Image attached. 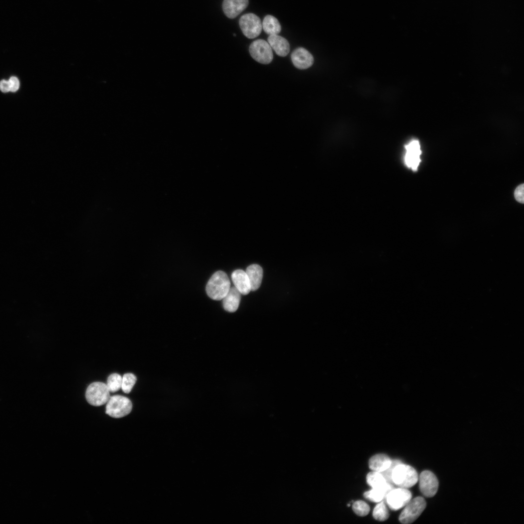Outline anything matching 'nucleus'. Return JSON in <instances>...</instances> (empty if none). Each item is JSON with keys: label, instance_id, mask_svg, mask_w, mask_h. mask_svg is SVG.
<instances>
[{"label": "nucleus", "instance_id": "f257e3e1", "mask_svg": "<svg viewBox=\"0 0 524 524\" xmlns=\"http://www.w3.org/2000/svg\"><path fill=\"white\" fill-rule=\"evenodd\" d=\"M230 282L227 274L222 271L214 273L208 281L206 291L212 299L220 300L228 294Z\"/></svg>", "mask_w": 524, "mask_h": 524}, {"label": "nucleus", "instance_id": "f03ea898", "mask_svg": "<svg viewBox=\"0 0 524 524\" xmlns=\"http://www.w3.org/2000/svg\"><path fill=\"white\" fill-rule=\"evenodd\" d=\"M392 480L394 485L407 489L412 487L417 482L418 475L414 468L400 463L393 468Z\"/></svg>", "mask_w": 524, "mask_h": 524}, {"label": "nucleus", "instance_id": "7ed1b4c3", "mask_svg": "<svg viewBox=\"0 0 524 524\" xmlns=\"http://www.w3.org/2000/svg\"><path fill=\"white\" fill-rule=\"evenodd\" d=\"M132 407V403L128 398L115 395L110 396L106 403L105 412L115 418H122L131 412Z\"/></svg>", "mask_w": 524, "mask_h": 524}, {"label": "nucleus", "instance_id": "20e7f679", "mask_svg": "<svg viewBox=\"0 0 524 524\" xmlns=\"http://www.w3.org/2000/svg\"><path fill=\"white\" fill-rule=\"evenodd\" d=\"M85 397L90 405L100 406L106 404L109 400L110 391L107 384L101 382H94L87 388Z\"/></svg>", "mask_w": 524, "mask_h": 524}, {"label": "nucleus", "instance_id": "39448f33", "mask_svg": "<svg viewBox=\"0 0 524 524\" xmlns=\"http://www.w3.org/2000/svg\"><path fill=\"white\" fill-rule=\"evenodd\" d=\"M404 507L399 520L402 524H409L420 516L426 507V502L423 497L417 496L411 499Z\"/></svg>", "mask_w": 524, "mask_h": 524}, {"label": "nucleus", "instance_id": "423d86ee", "mask_svg": "<svg viewBox=\"0 0 524 524\" xmlns=\"http://www.w3.org/2000/svg\"><path fill=\"white\" fill-rule=\"evenodd\" d=\"M239 25L243 34L249 39L257 37L262 30V23L260 18L253 13L243 15L240 18Z\"/></svg>", "mask_w": 524, "mask_h": 524}, {"label": "nucleus", "instance_id": "0eeeda50", "mask_svg": "<svg viewBox=\"0 0 524 524\" xmlns=\"http://www.w3.org/2000/svg\"><path fill=\"white\" fill-rule=\"evenodd\" d=\"M249 51L251 57L260 63L268 64L273 60L272 48L268 43L263 39L253 41L249 46Z\"/></svg>", "mask_w": 524, "mask_h": 524}, {"label": "nucleus", "instance_id": "6e6552de", "mask_svg": "<svg viewBox=\"0 0 524 524\" xmlns=\"http://www.w3.org/2000/svg\"><path fill=\"white\" fill-rule=\"evenodd\" d=\"M412 494L407 489L394 488L386 495L385 502L390 508L397 510L404 507L411 499Z\"/></svg>", "mask_w": 524, "mask_h": 524}, {"label": "nucleus", "instance_id": "1a4fd4ad", "mask_svg": "<svg viewBox=\"0 0 524 524\" xmlns=\"http://www.w3.org/2000/svg\"><path fill=\"white\" fill-rule=\"evenodd\" d=\"M419 488L422 494L427 497L434 496L437 492L439 482L436 475L431 471H423L418 477Z\"/></svg>", "mask_w": 524, "mask_h": 524}, {"label": "nucleus", "instance_id": "9d476101", "mask_svg": "<svg viewBox=\"0 0 524 524\" xmlns=\"http://www.w3.org/2000/svg\"><path fill=\"white\" fill-rule=\"evenodd\" d=\"M406 152L405 162L406 165L413 170H416L420 163L421 150L418 140H413L405 146Z\"/></svg>", "mask_w": 524, "mask_h": 524}, {"label": "nucleus", "instance_id": "9b49d317", "mask_svg": "<svg viewBox=\"0 0 524 524\" xmlns=\"http://www.w3.org/2000/svg\"><path fill=\"white\" fill-rule=\"evenodd\" d=\"M291 59L295 66L300 69L311 67L314 62L312 55L303 48H298L291 54Z\"/></svg>", "mask_w": 524, "mask_h": 524}, {"label": "nucleus", "instance_id": "f8f14e48", "mask_svg": "<svg viewBox=\"0 0 524 524\" xmlns=\"http://www.w3.org/2000/svg\"><path fill=\"white\" fill-rule=\"evenodd\" d=\"M248 3V0H224L222 8L225 15L232 19L246 9Z\"/></svg>", "mask_w": 524, "mask_h": 524}, {"label": "nucleus", "instance_id": "ddd939ff", "mask_svg": "<svg viewBox=\"0 0 524 524\" xmlns=\"http://www.w3.org/2000/svg\"><path fill=\"white\" fill-rule=\"evenodd\" d=\"M231 279L234 287L243 295H246L251 291L249 280L246 271L237 269L231 274Z\"/></svg>", "mask_w": 524, "mask_h": 524}, {"label": "nucleus", "instance_id": "4468645a", "mask_svg": "<svg viewBox=\"0 0 524 524\" xmlns=\"http://www.w3.org/2000/svg\"><path fill=\"white\" fill-rule=\"evenodd\" d=\"M267 40L271 48L278 56L285 57L289 53L290 45L284 37L278 34L270 35Z\"/></svg>", "mask_w": 524, "mask_h": 524}, {"label": "nucleus", "instance_id": "2eb2a0df", "mask_svg": "<svg viewBox=\"0 0 524 524\" xmlns=\"http://www.w3.org/2000/svg\"><path fill=\"white\" fill-rule=\"evenodd\" d=\"M366 481L369 485L373 489H380L389 492L394 488V485L388 483L382 475L377 472L369 473L366 476Z\"/></svg>", "mask_w": 524, "mask_h": 524}, {"label": "nucleus", "instance_id": "dca6fc26", "mask_svg": "<svg viewBox=\"0 0 524 524\" xmlns=\"http://www.w3.org/2000/svg\"><path fill=\"white\" fill-rule=\"evenodd\" d=\"M241 294L235 287H230L226 295L222 299L224 309L230 312H235L238 308Z\"/></svg>", "mask_w": 524, "mask_h": 524}, {"label": "nucleus", "instance_id": "f3484780", "mask_svg": "<svg viewBox=\"0 0 524 524\" xmlns=\"http://www.w3.org/2000/svg\"><path fill=\"white\" fill-rule=\"evenodd\" d=\"M246 272L249 280L251 291H255L258 289L263 277L262 268L258 264H253L247 267Z\"/></svg>", "mask_w": 524, "mask_h": 524}, {"label": "nucleus", "instance_id": "a211bd4d", "mask_svg": "<svg viewBox=\"0 0 524 524\" xmlns=\"http://www.w3.org/2000/svg\"><path fill=\"white\" fill-rule=\"evenodd\" d=\"M392 460L386 455L378 454L372 457L369 461V468L373 471L381 473L386 470Z\"/></svg>", "mask_w": 524, "mask_h": 524}, {"label": "nucleus", "instance_id": "6ab92c4d", "mask_svg": "<svg viewBox=\"0 0 524 524\" xmlns=\"http://www.w3.org/2000/svg\"><path fill=\"white\" fill-rule=\"evenodd\" d=\"M262 28L269 35L278 34L281 31V26L278 20L271 15H267L264 17Z\"/></svg>", "mask_w": 524, "mask_h": 524}, {"label": "nucleus", "instance_id": "aec40b11", "mask_svg": "<svg viewBox=\"0 0 524 524\" xmlns=\"http://www.w3.org/2000/svg\"><path fill=\"white\" fill-rule=\"evenodd\" d=\"M388 492L386 491L380 489H373L365 492L364 497L370 501L378 503L384 501L386 495Z\"/></svg>", "mask_w": 524, "mask_h": 524}, {"label": "nucleus", "instance_id": "412c9836", "mask_svg": "<svg viewBox=\"0 0 524 524\" xmlns=\"http://www.w3.org/2000/svg\"><path fill=\"white\" fill-rule=\"evenodd\" d=\"M373 516L375 519L379 521H384L389 518V511L384 501L378 502L375 506Z\"/></svg>", "mask_w": 524, "mask_h": 524}, {"label": "nucleus", "instance_id": "4be33fe9", "mask_svg": "<svg viewBox=\"0 0 524 524\" xmlns=\"http://www.w3.org/2000/svg\"><path fill=\"white\" fill-rule=\"evenodd\" d=\"M122 377L117 373L110 375L107 381V386L110 392L115 393L121 389Z\"/></svg>", "mask_w": 524, "mask_h": 524}, {"label": "nucleus", "instance_id": "5701e85b", "mask_svg": "<svg viewBox=\"0 0 524 524\" xmlns=\"http://www.w3.org/2000/svg\"><path fill=\"white\" fill-rule=\"evenodd\" d=\"M136 381V377L131 373L125 374L122 377L121 389L126 393H129Z\"/></svg>", "mask_w": 524, "mask_h": 524}, {"label": "nucleus", "instance_id": "b1692460", "mask_svg": "<svg viewBox=\"0 0 524 524\" xmlns=\"http://www.w3.org/2000/svg\"><path fill=\"white\" fill-rule=\"evenodd\" d=\"M352 509L354 512L360 516H365L370 511L369 505L363 501H357L353 504Z\"/></svg>", "mask_w": 524, "mask_h": 524}, {"label": "nucleus", "instance_id": "393cba45", "mask_svg": "<svg viewBox=\"0 0 524 524\" xmlns=\"http://www.w3.org/2000/svg\"><path fill=\"white\" fill-rule=\"evenodd\" d=\"M402 463V462L398 459H394L392 461L391 465L385 471L381 472L380 473L384 476L386 481L392 485H393L392 480V474L393 468L397 464Z\"/></svg>", "mask_w": 524, "mask_h": 524}, {"label": "nucleus", "instance_id": "a878e982", "mask_svg": "<svg viewBox=\"0 0 524 524\" xmlns=\"http://www.w3.org/2000/svg\"><path fill=\"white\" fill-rule=\"evenodd\" d=\"M514 196L515 199L519 202L523 203L524 202V185L522 184L518 186L515 190Z\"/></svg>", "mask_w": 524, "mask_h": 524}, {"label": "nucleus", "instance_id": "bb28decb", "mask_svg": "<svg viewBox=\"0 0 524 524\" xmlns=\"http://www.w3.org/2000/svg\"><path fill=\"white\" fill-rule=\"evenodd\" d=\"M10 90L12 92L16 91L19 87V82L16 77H11L9 80Z\"/></svg>", "mask_w": 524, "mask_h": 524}, {"label": "nucleus", "instance_id": "cd10ccee", "mask_svg": "<svg viewBox=\"0 0 524 524\" xmlns=\"http://www.w3.org/2000/svg\"><path fill=\"white\" fill-rule=\"evenodd\" d=\"M0 89L3 92H7L10 90L9 82L3 80L0 82Z\"/></svg>", "mask_w": 524, "mask_h": 524}, {"label": "nucleus", "instance_id": "c85d7f7f", "mask_svg": "<svg viewBox=\"0 0 524 524\" xmlns=\"http://www.w3.org/2000/svg\"><path fill=\"white\" fill-rule=\"evenodd\" d=\"M347 506V507H349L350 506V504H348Z\"/></svg>", "mask_w": 524, "mask_h": 524}]
</instances>
